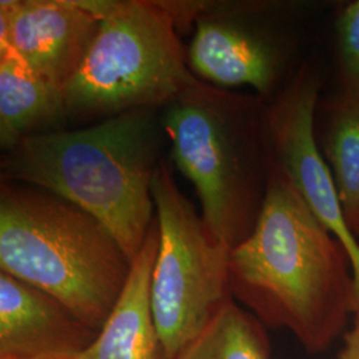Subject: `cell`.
<instances>
[{"label":"cell","instance_id":"2e32d148","mask_svg":"<svg viewBox=\"0 0 359 359\" xmlns=\"http://www.w3.org/2000/svg\"><path fill=\"white\" fill-rule=\"evenodd\" d=\"M338 359H359V306L354 311L350 327L342 337Z\"/></svg>","mask_w":359,"mask_h":359},{"label":"cell","instance_id":"6da1fadb","mask_svg":"<svg viewBox=\"0 0 359 359\" xmlns=\"http://www.w3.org/2000/svg\"><path fill=\"white\" fill-rule=\"evenodd\" d=\"M229 286L264 326L285 329L309 354L329 350L357 308L345 246L269 163L256 226L231 249Z\"/></svg>","mask_w":359,"mask_h":359},{"label":"cell","instance_id":"e0dca14e","mask_svg":"<svg viewBox=\"0 0 359 359\" xmlns=\"http://www.w3.org/2000/svg\"><path fill=\"white\" fill-rule=\"evenodd\" d=\"M0 359H11V358H0Z\"/></svg>","mask_w":359,"mask_h":359},{"label":"cell","instance_id":"9a60e30c","mask_svg":"<svg viewBox=\"0 0 359 359\" xmlns=\"http://www.w3.org/2000/svg\"><path fill=\"white\" fill-rule=\"evenodd\" d=\"M335 51L339 90L359 95V0L344 7L337 19Z\"/></svg>","mask_w":359,"mask_h":359},{"label":"cell","instance_id":"9c48e42d","mask_svg":"<svg viewBox=\"0 0 359 359\" xmlns=\"http://www.w3.org/2000/svg\"><path fill=\"white\" fill-rule=\"evenodd\" d=\"M102 22L80 0H1L0 51L11 48L62 92L84 62Z\"/></svg>","mask_w":359,"mask_h":359},{"label":"cell","instance_id":"ba28073f","mask_svg":"<svg viewBox=\"0 0 359 359\" xmlns=\"http://www.w3.org/2000/svg\"><path fill=\"white\" fill-rule=\"evenodd\" d=\"M321 86L318 65L314 60H304L294 76L268 103L269 163L289 181L311 213L345 246L353 266L358 308L359 240L347 228L330 168L316 135Z\"/></svg>","mask_w":359,"mask_h":359},{"label":"cell","instance_id":"30bf717a","mask_svg":"<svg viewBox=\"0 0 359 359\" xmlns=\"http://www.w3.org/2000/svg\"><path fill=\"white\" fill-rule=\"evenodd\" d=\"M97 334L52 295L0 271V358L72 357Z\"/></svg>","mask_w":359,"mask_h":359},{"label":"cell","instance_id":"277c9868","mask_svg":"<svg viewBox=\"0 0 359 359\" xmlns=\"http://www.w3.org/2000/svg\"><path fill=\"white\" fill-rule=\"evenodd\" d=\"M132 269L115 236L79 206L36 187L0 184V271L60 301L100 332Z\"/></svg>","mask_w":359,"mask_h":359},{"label":"cell","instance_id":"3957f363","mask_svg":"<svg viewBox=\"0 0 359 359\" xmlns=\"http://www.w3.org/2000/svg\"><path fill=\"white\" fill-rule=\"evenodd\" d=\"M268 103L200 79L161 109L170 158L194 187L201 217L234 249L256 226L268 179Z\"/></svg>","mask_w":359,"mask_h":359},{"label":"cell","instance_id":"8992f818","mask_svg":"<svg viewBox=\"0 0 359 359\" xmlns=\"http://www.w3.org/2000/svg\"><path fill=\"white\" fill-rule=\"evenodd\" d=\"M152 196L160 243L151 283L154 326L168 359L204 330L224 304L231 249L218 241L180 191L165 158L156 170Z\"/></svg>","mask_w":359,"mask_h":359},{"label":"cell","instance_id":"7a4b0ae2","mask_svg":"<svg viewBox=\"0 0 359 359\" xmlns=\"http://www.w3.org/2000/svg\"><path fill=\"white\" fill-rule=\"evenodd\" d=\"M167 135L161 109L27 137L0 157V179L53 193L104 224L133 262L156 219L152 196Z\"/></svg>","mask_w":359,"mask_h":359},{"label":"cell","instance_id":"7c38bea8","mask_svg":"<svg viewBox=\"0 0 359 359\" xmlns=\"http://www.w3.org/2000/svg\"><path fill=\"white\" fill-rule=\"evenodd\" d=\"M65 129L60 90L36 75L8 48L0 51V147Z\"/></svg>","mask_w":359,"mask_h":359},{"label":"cell","instance_id":"5b68a950","mask_svg":"<svg viewBox=\"0 0 359 359\" xmlns=\"http://www.w3.org/2000/svg\"><path fill=\"white\" fill-rule=\"evenodd\" d=\"M194 80L180 39L179 0H117L60 92L65 127L163 109Z\"/></svg>","mask_w":359,"mask_h":359},{"label":"cell","instance_id":"52a82bcc","mask_svg":"<svg viewBox=\"0 0 359 359\" xmlns=\"http://www.w3.org/2000/svg\"><path fill=\"white\" fill-rule=\"evenodd\" d=\"M187 48L194 76L219 88L250 87L269 103L294 76L298 38L283 4L204 1Z\"/></svg>","mask_w":359,"mask_h":359},{"label":"cell","instance_id":"8fae6325","mask_svg":"<svg viewBox=\"0 0 359 359\" xmlns=\"http://www.w3.org/2000/svg\"><path fill=\"white\" fill-rule=\"evenodd\" d=\"M160 243L157 217L114 311L90 346L60 359H168L154 326L151 283Z\"/></svg>","mask_w":359,"mask_h":359},{"label":"cell","instance_id":"4fadbf2b","mask_svg":"<svg viewBox=\"0 0 359 359\" xmlns=\"http://www.w3.org/2000/svg\"><path fill=\"white\" fill-rule=\"evenodd\" d=\"M317 142L330 168L347 228L359 240V95L338 92L322 104Z\"/></svg>","mask_w":359,"mask_h":359},{"label":"cell","instance_id":"5bb4252c","mask_svg":"<svg viewBox=\"0 0 359 359\" xmlns=\"http://www.w3.org/2000/svg\"><path fill=\"white\" fill-rule=\"evenodd\" d=\"M176 359H271V351L264 325L231 298Z\"/></svg>","mask_w":359,"mask_h":359}]
</instances>
